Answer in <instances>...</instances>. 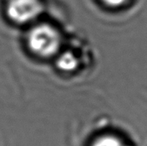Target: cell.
Listing matches in <instances>:
<instances>
[{
	"label": "cell",
	"mask_w": 147,
	"mask_h": 146,
	"mask_svg": "<svg viewBox=\"0 0 147 146\" xmlns=\"http://www.w3.org/2000/svg\"><path fill=\"white\" fill-rule=\"evenodd\" d=\"M59 35L54 28L47 25H40L29 34L28 42L31 49L40 56L53 54L59 46Z\"/></svg>",
	"instance_id": "cell-1"
},
{
	"label": "cell",
	"mask_w": 147,
	"mask_h": 146,
	"mask_svg": "<svg viewBox=\"0 0 147 146\" xmlns=\"http://www.w3.org/2000/svg\"><path fill=\"white\" fill-rule=\"evenodd\" d=\"M38 0H11L8 5V14L17 22H25L34 19L40 11Z\"/></svg>",
	"instance_id": "cell-2"
},
{
	"label": "cell",
	"mask_w": 147,
	"mask_h": 146,
	"mask_svg": "<svg viewBox=\"0 0 147 146\" xmlns=\"http://www.w3.org/2000/svg\"><path fill=\"white\" fill-rule=\"evenodd\" d=\"M93 146H122L120 141L113 137H104L98 139Z\"/></svg>",
	"instance_id": "cell-3"
},
{
	"label": "cell",
	"mask_w": 147,
	"mask_h": 146,
	"mask_svg": "<svg viewBox=\"0 0 147 146\" xmlns=\"http://www.w3.org/2000/svg\"><path fill=\"white\" fill-rule=\"evenodd\" d=\"M105 3H107L109 5L112 6H117V5H121L123 3H125L127 0H103Z\"/></svg>",
	"instance_id": "cell-4"
}]
</instances>
